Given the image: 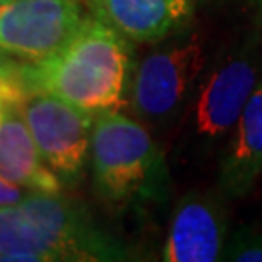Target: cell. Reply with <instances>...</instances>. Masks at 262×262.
Returning a JSON list of instances; mask_svg holds the SVG:
<instances>
[{"instance_id":"5b68a950","label":"cell","mask_w":262,"mask_h":262,"mask_svg":"<svg viewBox=\"0 0 262 262\" xmlns=\"http://www.w3.org/2000/svg\"><path fill=\"white\" fill-rule=\"evenodd\" d=\"M204 66V49L196 35L173 41L150 53L136 66L130 101L142 119L161 121L179 111Z\"/></svg>"},{"instance_id":"9a60e30c","label":"cell","mask_w":262,"mask_h":262,"mask_svg":"<svg viewBox=\"0 0 262 262\" xmlns=\"http://www.w3.org/2000/svg\"><path fill=\"white\" fill-rule=\"evenodd\" d=\"M14 107H16L14 103H10V101H6V99H2V97H0V121H2V119H4V115H6L10 109H14Z\"/></svg>"},{"instance_id":"5bb4252c","label":"cell","mask_w":262,"mask_h":262,"mask_svg":"<svg viewBox=\"0 0 262 262\" xmlns=\"http://www.w3.org/2000/svg\"><path fill=\"white\" fill-rule=\"evenodd\" d=\"M28 194V188L19 187V185H16V183H12V181H8L6 177L0 175V208L19 204Z\"/></svg>"},{"instance_id":"9c48e42d","label":"cell","mask_w":262,"mask_h":262,"mask_svg":"<svg viewBox=\"0 0 262 262\" xmlns=\"http://www.w3.org/2000/svg\"><path fill=\"white\" fill-rule=\"evenodd\" d=\"M88 10L134 43H158L183 28L190 0H84Z\"/></svg>"},{"instance_id":"277c9868","label":"cell","mask_w":262,"mask_h":262,"mask_svg":"<svg viewBox=\"0 0 262 262\" xmlns=\"http://www.w3.org/2000/svg\"><path fill=\"white\" fill-rule=\"evenodd\" d=\"M88 16L84 0H2L0 49L26 62L49 58L74 37Z\"/></svg>"},{"instance_id":"30bf717a","label":"cell","mask_w":262,"mask_h":262,"mask_svg":"<svg viewBox=\"0 0 262 262\" xmlns=\"http://www.w3.org/2000/svg\"><path fill=\"white\" fill-rule=\"evenodd\" d=\"M0 175L29 192L55 194L64 187L41 156L18 105L0 121Z\"/></svg>"},{"instance_id":"8fae6325","label":"cell","mask_w":262,"mask_h":262,"mask_svg":"<svg viewBox=\"0 0 262 262\" xmlns=\"http://www.w3.org/2000/svg\"><path fill=\"white\" fill-rule=\"evenodd\" d=\"M262 175V80L233 128V140L222 159L220 185L229 196H245Z\"/></svg>"},{"instance_id":"7a4b0ae2","label":"cell","mask_w":262,"mask_h":262,"mask_svg":"<svg viewBox=\"0 0 262 262\" xmlns=\"http://www.w3.org/2000/svg\"><path fill=\"white\" fill-rule=\"evenodd\" d=\"M90 163L99 196L115 204L151 194L163 179V159L148 130L119 111L95 115Z\"/></svg>"},{"instance_id":"4fadbf2b","label":"cell","mask_w":262,"mask_h":262,"mask_svg":"<svg viewBox=\"0 0 262 262\" xmlns=\"http://www.w3.org/2000/svg\"><path fill=\"white\" fill-rule=\"evenodd\" d=\"M222 260L262 262V231H237L231 239H227Z\"/></svg>"},{"instance_id":"2e32d148","label":"cell","mask_w":262,"mask_h":262,"mask_svg":"<svg viewBox=\"0 0 262 262\" xmlns=\"http://www.w3.org/2000/svg\"><path fill=\"white\" fill-rule=\"evenodd\" d=\"M0 2H2V0H0Z\"/></svg>"},{"instance_id":"7c38bea8","label":"cell","mask_w":262,"mask_h":262,"mask_svg":"<svg viewBox=\"0 0 262 262\" xmlns=\"http://www.w3.org/2000/svg\"><path fill=\"white\" fill-rule=\"evenodd\" d=\"M24 60L10 56L0 49V97L10 103L19 105L29 95L28 88L24 84Z\"/></svg>"},{"instance_id":"ba28073f","label":"cell","mask_w":262,"mask_h":262,"mask_svg":"<svg viewBox=\"0 0 262 262\" xmlns=\"http://www.w3.org/2000/svg\"><path fill=\"white\" fill-rule=\"evenodd\" d=\"M225 224L214 200L200 194L183 198L171 217L163 260L215 262L225 249Z\"/></svg>"},{"instance_id":"8992f818","label":"cell","mask_w":262,"mask_h":262,"mask_svg":"<svg viewBox=\"0 0 262 262\" xmlns=\"http://www.w3.org/2000/svg\"><path fill=\"white\" fill-rule=\"evenodd\" d=\"M21 210L43 231L55 260H122L126 251L92 222L90 214L62 192H29Z\"/></svg>"},{"instance_id":"52a82bcc","label":"cell","mask_w":262,"mask_h":262,"mask_svg":"<svg viewBox=\"0 0 262 262\" xmlns=\"http://www.w3.org/2000/svg\"><path fill=\"white\" fill-rule=\"evenodd\" d=\"M256 80L251 56H233L208 76L194 105V130L204 138H220L235 128Z\"/></svg>"},{"instance_id":"3957f363","label":"cell","mask_w":262,"mask_h":262,"mask_svg":"<svg viewBox=\"0 0 262 262\" xmlns=\"http://www.w3.org/2000/svg\"><path fill=\"white\" fill-rule=\"evenodd\" d=\"M49 167L64 187L76 185L92 148L95 115L45 92H33L18 105Z\"/></svg>"},{"instance_id":"6da1fadb","label":"cell","mask_w":262,"mask_h":262,"mask_svg":"<svg viewBox=\"0 0 262 262\" xmlns=\"http://www.w3.org/2000/svg\"><path fill=\"white\" fill-rule=\"evenodd\" d=\"M128 41L90 12L58 53L37 62L24 60V84L29 94H53L92 115L119 111L130 74Z\"/></svg>"}]
</instances>
